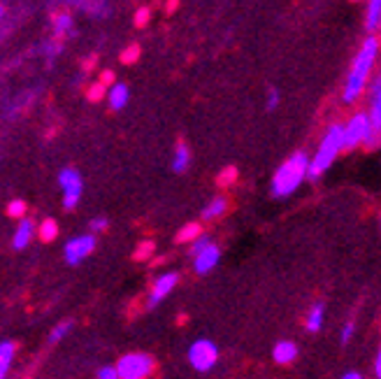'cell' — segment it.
I'll return each mask as SVG.
<instances>
[{"label":"cell","mask_w":381,"mask_h":379,"mask_svg":"<svg viewBox=\"0 0 381 379\" xmlns=\"http://www.w3.org/2000/svg\"><path fill=\"white\" fill-rule=\"evenodd\" d=\"M342 379H362V375H360V372L351 370V372H344V375H342Z\"/></svg>","instance_id":"37"},{"label":"cell","mask_w":381,"mask_h":379,"mask_svg":"<svg viewBox=\"0 0 381 379\" xmlns=\"http://www.w3.org/2000/svg\"><path fill=\"white\" fill-rule=\"evenodd\" d=\"M272 356L279 365L293 363V360L298 358V345L296 342H291V340H279L274 345V349H272Z\"/></svg>","instance_id":"13"},{"label":"cell","mask_w":381,"mask_h":379,"mask_svg":"<svg viewBox=\"0 0 381 379\" xmlns=\"http://www.w3.org/2000/svg\"><path fill=\"white\" fill-rule=\"evenodd\" d=\"M38 233V226H35V221H30V219H19V226H17L14 230V237H12V247L14 249H26L30 240H33V235Z\"/></svg>","instance_id":"11"},{"label":"cell","mask_w":381,"mask_h":379,"mask_svg":"<svg viewBox=\"0 0 381 379\" xmlns=\"http://www.w3.org/2000/svg\"><path fill=\"white\" fill-rule=\"evenodd\" d=\"M94 249H96V237L94 235H77L63 247V256H65V261L70 263V266H77V263H82L86 256L94 254Z\"/></svg>","instance_id":"8"},{"label":"cell","mask_w":381,"mask_h":379,"mask_svg":"<svg viewBox=\"0 0 381 379\" xmlns=\"http://www.w3.org/2000/svg\"><path fill=\"white\" fill-rule=\"evenodd\" d=\"M70 30H72V17L67 14V12H61V14L54 17V33H56V40L65 38Z\"/></svg>","instance_id":"22"},{"label":"cell","mask_w":381,"mask_h":379,"mask_svg":"<svg viewBox=\"0 0 381 379\" xmlns=\"http://www.w3.org/2000/svg\"><path fill=\"white\" fill-rule=\"evenodd\" d=\"M235 177H237V170L235 168H226L224 173H221V177H219V184L221 186L232 184V182H235Z\"/></svg>","instance_id":"31"},{"label":"cell","mask_w":381,"mask_h":379,"mask_svg":"<svg viewBox=\"0 0 381 379\" xmlns=\"http://www.w3.org/2000/svg\"><path fill=\"white\" fill-rule=\"evenodd\" d=\"M226 210H228V200H226L224 195H217V198H212L210 203L205 205V210H202V219H205V221H214V219L224 217Z\"/></svg>","instance_id":"16"},{"label":"cell","mask_w":381,"mask_h":379,"mask_svg":"<svg viewBox=\"0 0 381 379\" xmlns=\"http://www.w3.org/2000/svg\"><path fill=\"white\" fill-rule=\"evenodd\" d=\"M105 94H107V87H102L100 82H94L89 87V94H86V96H89L91 102H98V100H102V98H105Z\"/></svg>","instance_id":"26"},{"label":"cell","mask_w":381,"mask_h":379,"mask_svg":"<svg viewBox=\"0 0 381 379\" xmlns=\"http://www.w3.org/2000/svg\"><path fill=\"white\" fill-rule=\"evenodd\" d=\"M96 379H119L116 365H102V368L96 372Z\"/></svg>","instance_id":"28"},{"label":"cell","mask_w":381,"mask_h":379,"mask_svg":"<svg viewBox=\"0 0 381 379\" xmlns=\"http://www.w3.org/2000/svg\"><path fill=\"white\" fill-rule=\"evenodd\" d=\"M344 149V142H342V124H333L325 131V136L318 144L316 154L309 158V180H318L325 170L335 163V158L340 156V151Z\"/></svg>","instance_id":"3"},{"label":"cell","mask_w":381,"mask_h":379,"mask_svg":"<svg viewBox=\"0 0 381 379\" xmlns=\"http://www.w3.org/2000/svg\"><path fill=\"white\" fill-rule=\"evenodd\" d=\"M342 142L344 149H356L360 144H365L367 149H374V147L381 144V131H374L370 117L365 112H358L342 126Z\"/></svg>","instance_id":"4"},{"label":"cell","mask_w":381,"mask_h":379,"mask_svg":"<svg viewBox=\"0 0 381 379\" xmlns=\"http://www.w3.org/2000/svg\"><path fill=\"white\" fill-rule=\"evenodd\" d=\"M177 8V0H170V3H168V10H175Z\"/></svg>","instance_id":"38"},{"label":"cell","mask_w":381,"mask_h":379,"mask_svg":"<svg viewBox=\"0 0 381 379\" xmlns=\"http://www.w3.org/2000/svg\"><path fill=\"white\" fill-rule=\"evenodd\" d=\"M200 235H202L200 224H186V226H184V228L179 230V233H177V242H179V244H188V242L193 244Z\"/></svg>","instance_id":"21"},{"label":"cell","mask_w":381,"mask_h":379,"mask_svg":"<svg viewBox=\"0 0 381 379\" xmlns=\"http://www.w3.org/2000/svg\"><path fill=\"white\" fill-rule=\"evenodd\" d=\"M153 242L151 240H144V242H140L138 244V249H135V254H133V259L135 261H146V259H151V254H153Z\"/></svg>","instance_id":"24"},{"label":"cell","mask_w":381,"mask_h":379,"mask_svg":"<svg viewBox=\"0 0 381 379\" xmlns=\"http://www.w3.org/2000/svg\"><path fill=\"white\" fill-rule=\"evenodd\" d=\"M98 82L102 84V87H114V72L112 70H102L100 72V79Z\"/></svg>","instance_id":"35"},{"label":"cell","mask_w":381,"mask_h":379,"mask_svg":"<svg viewBox=\"0 0 381 379\" xmlns=\"http://www.w3.org/2000/svg\"><path fill=\"white\" fill-rule=\"evenodd\" d=\"M379 54V40L370 35L365 42L360 45L358 54H356L351 70L347 75V84H344V102H356L362 96V91L367 87V79H370V72L374 68V61H377Z\"/></svg>","instance_id":"1"},{"label":"cell","mask_w":381,"mask_h":379,"mask_svg":"<svg viewBox=\"0 0 381 379\" xmlns=\"http://www.w3.org/2000/svg\"><path fill=\"white\" fill-rule=\"evenodd\" d=\"M14 354H17L14 342H0V379H8Z\"/></svg>","instance_id":"15"},{"label":"cell","mask_w":381,"mask_h":379,"mask_svg":"<svg viewBox=\"0 0 381 379\" xmlns=\"http://www.w3.org/2000/svg\"><path fill=\"white\" fill-rule=\"evenodd\" d=\"M149 17H151V10L149 8H140L138 12H135V26L138 28H142V26H146V21H149Z\"/></svg>","instance_id":"29"},{"label":"cell","mask_w":381,"mask_h":379,"mask_svg":"<svg viewBox=\"0 0 381 379\" xmlns=\"http://www.w3.org/2000/svg\"><path fill=\"white\" fill-rule=\"evenodd\" d=\"M219 259H221V249H219L214 242H210L205 249H200V252L193 256V268H195V272H198V274L212 272L214 268L219 266Z\"/></svg>","instance_id":"10"},{"label":"cell","mask_w":381,"mask_h":379,"mask_svg":"<svg viewBox=\"0 0 381 379\" xmlns=\"http://www.w3.org/2000/svg\"><path fill=\"white\" fill-rule=\"evenodd\" d=\"M190 166V151H188V147L179 142L175 147V156H172V170L175 173H184V170H188Z\"/></svg>","instance_id":"18"},{"label":"cell","mask_w":381,"mask_h":379,"mask_svg":"<svg viewBox=\"0 0 381 379\" xmlns=\"http://www.w3.org/2000/svg\"><path fill=\"white\" fill-rule=\"evenodd\" d=\"M91 230H96V233H102V230H107V226H109V221L105 217H96V219H91Z\"/></svg>","instance_id":"32"},{"label":"cell","mask_w":381,"mask_h":379,"mask_svg":"<svg viewBox=\"0 0 381 379\" xmlns=\"http://www.w3.org/2000/svg\"><path fill=\"white\" fill-rule=\"evenodd\" d=\"M177 282H179V274L177 272H165L161 277H156V282L151 284L149 298H146V307H156L158 303L165 301V298L175 291Z\"/></svg>","instance_id":"9"},{"label":"cell","mask_w":381,"mask_h":379,"mask_svg":"<svg viewBox=\"0 0 381 379\" xmlns=\"http://www.w3.org/2000/svg\"><path fill=\"white\" fill-rule=\"evenodd\" d=\"M210 242H212V240H210V237H207V235H200L198 240H195L193 244H190V254L195 256V254L200 252V249H205V247H207V244H210Z\"/></svg>","instance_id":"34"},{"label":"cell","mask_w":381,"mask_h":379,"mask_svg":"<svg viewBox=\"0 0 381 379\" xmlns=\"http://www.w3.org/2000/svg\"><path fill=\"white\" fill-rule=\"evenodd\" d=\"M8 214L14 219H23V214H26V203H23V200H12L8 205Z\"/></svg>","instance_id":"27"},{"label":"cell","mask_w":381,"mask_h":379,"mask_svg":"<svg viewBox=\"0 0 381 379\" xmlns=\"http://www.w3.org/2000/svg\"><path fill=\"white\" fill-rule=\"evenodd\" d=\"M374 377L381 379V347H379V351H377V358H374Z\"/></svg>","instance_id":"36"},{"label":"cell","mask_w":381,"mask_h":379,"mask_svg":"<svg viewBox=\"0 0 381 379\" xmlns=\"http://www.w3.org/2000/svg\"><path fill=\"white\" fill-rule=\"evenodd\" d=\"M156 368L153 358L149 354H142V351H133V354H126V356L119 358L116 363V372H119V379H146Z\"/></svg>","instance_id":"5"},{"label":"cell","mask_w":381,"mask_h":379,"mask_svg":"<svg viewBox=\"0 0 381 379\" xmlns=\"http://www.w3.org/2000/svg\"><path fill=\"white\" fill-rule=\"evenodd\" d=\"M276 105H279V91L276 89H270L268 91V100H265V107L272 112V109H276Z\"/></svg>","instance_id":"33"},{"label":"cell","mask_w":381,"mask_h":379,"mask_svg":"<svg viewBox=\"0 0 381 379\" xmlns=\"http://www.w3.org/2000/svg\"><path fill=\"white\" fill-rule=\"evenodd\" d=\"M307 175H309V156L305 151H296L276 168L272 182H270V191L274 198H288L303 186Z\"/></svg>","instance_id":"2"},{"label":"cell","mask_w":381,"mask_h":379,"mask_svg":"<svg viewBox=\"0 0 381 379\" xmlns=\"http://www.w3.org/2000/svg\"><path fill=\"white\" fill-rule=\"evenodd\" d=\"M70 331H72V321H63V323H58V326L54 328L52 333H49V342H52V345H56V342L63 340Z\"/></svg>","instance_id":"23"},{"label":"cell","mask_w":381,"mask_h":379,"mask_svg":"<svg viewBox=\"0 0 381 379\" xmlns=\"http://www.w3.org/2000/svg\"><path fill=\"white\" fill-rule=\"evenodd\" d=\"M128 98H131V91H128L126 84H119L114 82V87H109L107 91V100H109V107L114 109H124L128 105Z\"/></svg>","instance_id":"14"},{"label":"cell","mask_w":381,"mask_h":379,"mask_svg":"<svg viewBox=\"0 0 381 379\" xmlns=\"http://www.w3.org/2000/svg\"><path fill=\"white\" fill-rule=\"evenodd\" d=\"M381 26V0H370L367 3V14H365V28L374 33Z\"/></svg>","instance_id":"19"},{"label":"cell","mask_w":381,"mask_h":379,"mask_svg":"<svg viewBox=\"0 0 381 379\" xmlns=\"http://www.w3.org/2000/svg\"><path fill=\"white\" fill-rule=\"evenodd\" d=\"M0 17H3V8H0Z\"/></svg>","instance_id":"39"},{"label":"cell","mask_w":381,"mask_h":379,"mask_svg":"<svg viewBox=\"0 0 381 379\" xmlns=\"http://www.w3.org/2000/svg\"><path fill=\"white\" fill-rule=\"evenodd\" d=\"M138 58H140V45H128L124 52H121V63L124 65H133Z\"/></svg>","instance_id":"25"},{"label":"cell","mask_w":381,"mask_h":379,"mask_svg":"<svg viewBox=\"0 0 381 379\" xmlns=\"http://www.w3.org/2000/svg\"><path fill=\"white\" fill-rule=\"evenodd\" d=\"M353 333H356V323H353V321H347V323H344V328H342V333H340L342 345H347V342H351Z\"/></svg>","instance_id":"30"},{"label":"cell","mask_w":381,"mask_h":379,"mask_svg":"<svg viewBox=\"0 0 381 379\" xmlns=\"http://www.w3.org/2000/svg\"><path fill=\"white\" fill-rule=\"evenodd\" d=\"M38 235L42 242H54L58 237V224L54 219H42L38 226Z\"/></svg>","instance_id":"20"},{"label":"cell","mask_w":381,"mask_h":379,"mask_svg":"<svg viewBox=\"0 0 381 379\" xmlns=\"http://www.w3.org/2000/svg\"><path fill=\"white\" fill-rule=\"evenodd\" d=\"M217 360H219V347L212 340L200 338L188 347V363L193 370L210 372L217 365Z\"/></svg>","instance_id":"6"},{"label":"cell","mask_w":381,"mask_h":379,"mask_svg":"<svg viewBox=\"0 0 381 379\" xmlns=\"http://www.w3.org/2000/svg\"><path fill=\"white\" fill-rule=\"evenodd\" d=\"M323 321H325V307H323V303H316L314 307L309 310L307 319H305L307 331H309V333H318L323 328Z\"/></svg>","instance_id":"17"},{"label":"cell","mask_w":381,"mask_h":379,"mask_svg":"<svg viewBox=\"0 0 381 379\" xmlns=\"http://www.w3.org/2000/svg\"><path fill=\"white\" fill-rule=\"evenodd\" d=\"M367 117H370L374 131H381V75L372 82V89H370V112H367Z\"/></svg>","instance_id":"12"},{"label":"cell","mask_w":381,"mask_h":379,"mask_svg":"<svg viewBox=\"0 0 381 379\" xmlns=\"http://www.w3.org/2000/svg\"><path fill=\"white\" fill-rule=\"evenodd\" d=\"M58 186L63 188V207L72 210L82 198V175L75 168H63L58 173Z\"/></svg>","instance_id":"7"}]
</instances>
